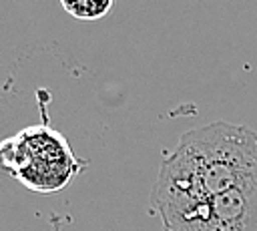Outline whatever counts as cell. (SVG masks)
<instances>
[{"label": "cell", "mask_w": 257, "mask_h": 231, "mask_svg": "<svg viewBox=\"0 0 257 231\" xmlns=\"http://www.w3.org/2000/svg\"><path fill=\"white\" fill-rule=\"evenodd\" d=\"M257 179V133L215 121L185 133L161 161L151 195L161 223L169 225L197 205Z\"/></svg>", "instance_id": "cell-1"}, {"label": "cell", "mask_w": 257, "mask_h": 231, "mask_svg": "<svg viewBox=\"0 0 257 231\" xmlns=\"http://www.w3.org/2000/svg\"><path fill=\"white\" fill-rule=\"evenodd\" d=\"M80 167L66 139L44 125L28 127L0 143V169L38 193L62 189Z\"/></svg>", "instance_id": "cell-2"}, {"label": "cell", "mask_w": 257, "mask_h": 231, "mask_svg": "<svg viewBox=\"0 0 257 231\" xmlns=\"http://www.w3.org/2000/svg\"><path fill=\"white\" fill-rule=\"evenodd\" d=\"M165 231H257V179L241 183L187 211Z\"/></svg>", "instance_id": "cell-3"}, {"label": "cell", "mask_w": 257, "mask_h": 231, "mask_svg": "<svg viewBox=\"0 0 257 231\" xmlns=\"http://www.w3.org/2000/svg\"><path fill=\"white\" fill-rule=\"evenodd\" d=\"M60 2L68 14L80 20H98L112 6V0H60Z\"/></svg>", "instance_id": "cell-4"}]
</instances>
